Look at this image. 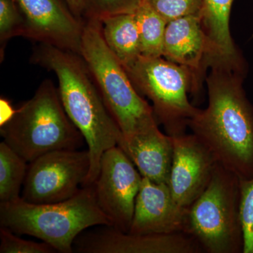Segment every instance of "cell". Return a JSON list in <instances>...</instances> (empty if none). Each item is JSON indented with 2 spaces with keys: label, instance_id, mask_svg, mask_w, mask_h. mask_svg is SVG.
<instances>
[{
  "label": "cell",
  "instance_id": "d6986e66",
  "mask_svg": "<svg viewBox=\"0 0 253 253\" xmlns=\"http://www.w3.org/2000/svg\"><path fill=\"white\" fill-rule=\"evenodd\" d=\"M234 0H204L201 14L203 27L210 42L219 48H226L233 43L229 18Z\"/></svg>",
  "mask_w": 253,
  "mask_h": 253
},
{
  "label": "cell",
  "instance_id": "30bf717a",
  "mask_svg": "<svg viewBox=\"0 0 253 253\" xmlns=\"http://www.w3.org/2000/svg\"><path fill=\"white\" fill-rule=\"evenodd\" d=\"M73 251L79 253H200L199 243L184 232L134 234L112 226L83 231L76 238Z\"/></svg>",
  "mask_w": 253,
  "mask_h": 253
},
{
  "label": "cell",
  "instance_id": "5b68a950",
  "mask_svg": "<svg viewBox=\"0 0 253 253\" xmlns=\"http://www.w3.org/2000/svg\"><path fill=\"white\" fill-rule=\"evenodd\" d=\"M80 56L123 136L158 126L152 106L139 94L126 69L106 44L100 21L84 20Z\"/></svg>",
  "mask_w": 253,
  "mask_h": 253
},
{
  "label": "cell",
  "instance_id": "ffe728a7",
  "mask_svg": "<svg viewBox=\"0 0 253 253\" xmlns=\"http://www.w3.org/2000/svg\"><path fill=\"white\" fill-rule=\"evenodd\" d=\"M146 0H84V20L100 21L115 15L134 14Z\"/></svg>",
  "mask_w": 253,
  "mask_h": 253
},
{
  "label": "cell",
  "instance_id": "7402d4cb",
  "mask_svg": "<svg viewBox=\"0 0 253 253\" xmlns=\"http://www.w3.org/2000/svg\"><path fill=\"white\" fill-rule=\"evenodd\" d=\"M146 2L168 22L189 16H201L204 0H146Z\"/></svg>",
  "mask_w": 253,
  "mask_h": 253
},
{
  "label": "cell",
  "instance_id": "e0dca14e",
  "mask_svg": "<svg viewBox=\"0 0 253 253\" xmlns=\"http://www.w3.org/2000/svg\"><path fill=\"white\" fill-rule=\"evenodd\" d=\"M27 161L4 142L0 143V203L16 201L27 175Z\"/></svg>",
  "mask_w": 253,
  "mask_h": 253
},
{
  "label": "cell",
  "instance_id": "6da1fadb",
  "mask_svg": "<svg viewBox=\"0 0 253 253\" xmlns=\"http://www.w3.org/2000/svg\"><path fill=\"white\" fill-rule=\"evenodd\" d=\"M207 79L208 105L189 126L218 164L240 179L253 177V107L243 83L247 65L214 63Z\"/></svg>",
  "mask_w": 253,
  "mask_h": 253
},
{
  "label": "cell",
  "instance_id": "2e32d148",
  "mask_svg": "<svg viewBox=\"0 0 253 253\" xmlns=\"http://www.w3.org/2000/svg\"><path fill=\"white\" fill-rule=\"evenodd\" d=\"M100 23L106 44L123 66L140 56V41L134 13L108 16Z\"/></svg>",
  "mask_w": 253,
  "mask_h": 253
},
{
  "label": "cell",
  "instance_id": "52a82bcc",
  "mask_svg": "<svg viewBox=\"0 0 253 253\" xmlns=\"http://www.w3.org/2000/svg\"><path fill=\"white\" fill-rule=\"evenodd\" d=\"M123 67L137 91L152 102L156 121L167 134H185L189 121L199 110L188 99L189 91H199L193 73L163 56L140 55Z\"/></svg>",
  "mask_w": 253,
  "mask_h": 253
},
{
  "label": "cell",
  "instance_id": "8992f818",
  "mask_svg": "<svg viewBox=\"0 0 253 253\" xmlns=\"http://www.w3.org/2000/svg\"><path fill=\"white\" fill-rule=\"evenodd\" d=\"M241 179L217 164L209 184L188 211L185 233L208 253H243Z\"/></svg>",
  "mask_w": 253,
  "mask_h": 253
},
{
  "label": "cell",
  "instance_id": "9a60e30c",
  "mask_svg": "<svg viewBox=\"0 0 253 253\" xmlns=\"http://www.w3.org/2000/svg\"><path fill=\"white\" fill-rule=\"evenodd\" d=\"M118 146L124 151L141 176L168 184L172 167V137L158 126L129 136H122Z\"/></svg>",
  "mask_w": 253,
  "mask_h": 253
},
{
  "label": "cell",
  "instance_id": "7c38bea8",
  "mask_svg": "<svg viewBox=\"0 0 253 253\" xmlns=\"http://www.w3.org/2000/svg\"><path fill=\"white\" fill-rule=\"evenodd\" d=\"M172 137V162L168 186L176 204L189 209L207 187L218 163L194 134Z\"/></svg>",
  "mask_w": 253,
  "mask_h": 253
},
{
  "label": "cell",
  "instance_id": "9c48e42d",
  "mask_svg": "<svg viewBox=\"0 0 253 253\" xmlns=\"http://www.w3.org/2000/svg\"><path fill=\"white\" fill-rule=\"evenodd\" d=\"M142 177L119 146L103 154L99 174L92 185L98 206L118 230L129 232L130 229Z\"/></svg>",
  "mask_w": 253,
  "mask_h": 253
},
{
  "label": "cell",
  "instance_id": "d4e9b609",
  "mask_svg": "<svg viewBox=\"0 0 253 253\" xmlns=\"http://www.w3.org/2000/svg\"><path fill=\"white\" fill-rule=\"evenodd\" d=\"M73 14L83 21L84 14V0H64Z\"/></svg>",
  "mask_w": 253,
  "mask_h": 253
},
{
  "label": "cell",
  "instance_id": "7a4b0ae2",
  "mask_svg": "<svg viewBox=\"0 0 253 253\" xmlns=\"http://www.w3.org/2000/svg\"><path fill=\"white\" fill-rule=\"evenodd\" d=\"M32 61L52 71L57 78L63 108L87 145L90 168L85 186L91 185L99 174L103 154L118 146L122 131L80 55L41 44L33 52Z\"/></svg>",
  "mask_w": 253,
  "mask_h": 253
},
{
  "label": "cell",
  "instance_id": "5bb4252c",
  "mask_svg": "<svg viewBox=\"0 0 253 253\" xmlns=\"http://www.w3.org/2000/svg\"><path fill=\"white\" fill-rule=\"evenodd\" d=\"M163 56L189 70L200 89L201 78L211 63L209 41L201 16H186L168 23Z\"/></svg>",
  "mask_w": 253,
  "mask_h": 253
},
{
  "label": "cell",
  "instance_id": "cb8c5ba5",
  "mask_svg": "<svg viewBox=\"0 0 253 253\" xmlns=\"http://www.w3.org/2000/svg\"><path fill=\"white\" fill-rule=\"evenodd\" d=\"M0 253H53L54 248L45 242L38 243L20 239L12 231L0 228Z\"/></svg>",
  "mask_w": 253,
  "mask_h": 253
},
{
  "label": "cell",
  "instance_id": "ac0fdd59",
  "mask_svg": "<svg viewBox=\"0 0 253 253\" xmlns=\"http://www.w3.org/2000/svg\"><path fill=\"white\" fill-rule=\"evenodd\" d=\"M140 41L141 55L163 56V42L168 21L145 1L135 12Z\"/></svg>",
  "mask_w": 253,
  "mask_h": 253
},
{
  "label": "cell",
  "instance_id": "3957f363",
  "mask_svg": "<svg viewBox=\"0 0 253 253\" xmlns=\"http://www.w3.org/2000/svg\"><path fill=\"white\" fill-rule=\"evenodd\" d=\"M0 225L18 235L41 239L61 253L74 252L76 238L86 229L111 226L98 206L92 184L61 202L31 204L21 197L0 203Z\"/></svg>",
  "mask_w": 253,
  "mask_h": 253
},
{
  "label": "cell",
  "instance_id": "44dd1931",
  "mask_svg": "<svg viewBox=\"0 0 253 253\" xmlns=\"http://www.w3.org/2000/svg\"><path fill=\"white\" fill-rule=\"evenodd\" d=\"M25 26L15 0H0V46L1 59L4 57L6 43L16 36L24 37Z\"/></svg>",
  "mask_w": 253,
  "mask_h": 253
},
{
  "label": "cell",
  "instance_id": "603a6c76",
  "mask_svg": "<svg viewBox=\"0 0 253 253\" xmlns=\"http://www.w3.org/2000/svg\"><path fill=\"white\" fill-rule=\"evenodd\" d=\"M240 212L244 234L243 253H253V177L241 179Z\"/></svg>",
  "mask_w": 253,
  "mask_h": 253
},
{
  "label": "cell",
  "instance_id": "277c9868",
  "mask_svg": "<svg viewBox=\"0 0 253 253\" xmlns=\"http://www.w3.org/2000/svg\"><path fill=\"white\" fill-rule=\"evenodd\" d=\"M0 133L4 142L29 163L51 151L81 149L85 142L49 79L1 123Z\"/></svg>",
  "mask_w": 253,
  "mask_h": 253
},
{
  "label": "cell",
  "instance_id": "ba28073f",
  "mask_svg": "<svg viewBox=\"0 0 253 253\" xmlns=\"http://www.w3.org/2000/svg\"><path fill=\"white\" fill-rule=\"evenodd\" d=\"M90 168L87 150H59L30 163L21 198L36 204L72 198L85 186Z\"/></svg>",
  "mask_w": 253,
  "mask_h": 253
},
{
  "label": "cell",
  "instance_id": "8fae6325",
  "mask_svg": "<svg viewBox=\"0 0 253 253\" xmlns=\"http://www.w3.org/2000/svg\"><path fill=\"white\" fill-rule=\"evenodd\" d=\"M22 15L25 38L80 55L84 21L61 0H15Z\"/></svg>",
  "mask_w": 253,
  "mask_h": 253
},
{
  "label": "cell",
  "instance_id": "4fadbf2b",
  "mask_svg": "<svg viewBox=\"0 0 253 253\" xmlns=\"http://www.w3.org/2000/svg\"><path fill=\"white\" fill-rule=\"evenodd\" d=\"M188 211L176 204L168 184L154 182L143 176L129 233H185Z\"/></svg>",
  "mask_w": 253,
  "mask_h": 253
}]
</instances>
